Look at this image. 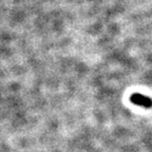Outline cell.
<instances>
[{
    "label": "cell",
    "mask_w": 152,
    "mask_h": 152,
    "mask_svg": "<svg viewBox=\"0 0 152 152\" xmlns=\"http://www.w3.org/2000/svg\"><path fill=\"white\" fill-rule=\"evenodd\" d=\"M130 100L134 104H137L140 107L144 108H151L152 107V99L149 98L148 96L140 94V93H134L131 95Z\"/></svg>",
    "instance_id": "6da1fadb"
}]
</instances>
